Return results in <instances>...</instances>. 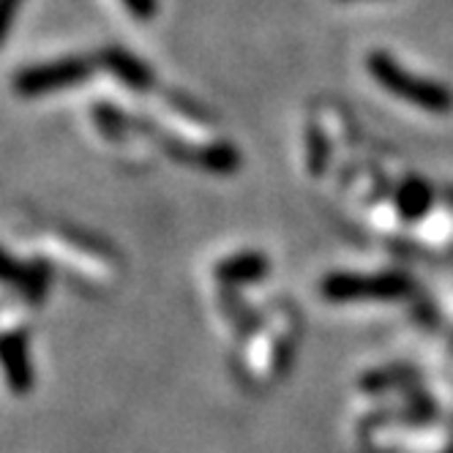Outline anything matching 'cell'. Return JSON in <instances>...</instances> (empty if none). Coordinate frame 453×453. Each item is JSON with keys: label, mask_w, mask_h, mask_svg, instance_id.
Returning a JSON list of instances; mask_svg holds the SVG:
<instances>
[{"label": "cell", "mask_w": 453, "mask_h": 453, "mask_svg": "<svg viewBox=\"0 0 453 453\" xmlns=\"http://www.w3.org/2000/svg\"><path fill=\"white\" fill-rule=\"evenodd\" d=\"M364 442L369 453H442L453 434L437 418H382L366 424Z\"/></svg>", "instance_id": "6da1fadb"}, {"label": "cell", "mask_w": 453, "mask_h": 453, "mask_svg": "<svg viewBox=\"0 0 453 453\" xmlns=\"http://www.w3.org/2000/svg\"><path fill=\"white\" fill-rule=\"evenodd\" d=\"M366 72L391 96L412 107H420L424 112L448 115L453 110V90L448 85L420 74H410L394 55H388L382 50L366 55Z\"/></svg>", "instance_id": "7a4b0ae2"}, {"label": "cell", "mask_w": 453, "mask_h": 453, "mask_svg": "<svg viewBox=\"0 0 453 453\" xmlns=\"http://www.w3.org/2000/svg\"><path fill=\"white\" fill-rule=\"evenodd\" d=\"M93 69H96V60L82 58V55H69V58L36 63V66L17 72L12 80V88L22 99H39V96H50L63 88L85 82L93 74Z\"/></svg>", "instance_id": "3957f363"}, {"label": "cell", "mask_w": 453, "mask_h": 453, "mask_svg": "<svg viewBox=\"0 0 453 453\" xmlns=\"http://www.w3.org/2000/svg\"><path fill=\"white\" fill-rule=\"evenodd\" d=\"M410 279L402 273H331L322 279L319 293L326 301H391L410 293Z\"/></svg>", "instance_id": "277c9868"}, {"label": "cell", "mask_w": 453, "mask_h": 453, "mask_svg": "<svg viewBox=\"0 0 453 453\" xmlns=\"http://www.w3.org/2000/svg\"><path fill=\"white\" fill-rule=\"evenodd\" d=\"M296 326H287V314H279L271 319V326L257 334L246 349V374L254 382H268L273 380L281 366H284V355L293 344Z\"/></svg>", "instance_id": "5b68a950"}, {"label": "cell", "mask_w": 453, "mask_h": 453, "mask_svg": "<svg viewBox=\"0 0 453 453\" xmlns=\"http://www.w3.org/2000/svg\"><path fill=\"white\" fill-rule=\"evenodd\" d=\"M153 112L158 118V123L167 128V132H175L178 140L175 142H183V145H203V142H211V134H208V123L197 115L188 102L178 99V96H167V99H158L153 104ZM173 134V137H175Z\"/></svg>", "instance_id": "8992f818"}, {"label": "cell", "mask_w": 453, "mask_h": 453, "mask_svg": "<svg viewBox=\"0 0 453 453\" xmlns=\"http://www.w3.org/2000/svg\"><path fill=\"white\" fill-rule=\"evenodd\" d=\"M170 150L188 161V165L200 167L205 173H216V175H226V173H235L241 167V156L230 142H221V140H211L203 145H183V142H170Z\"/></svg>", "instance_id": "52a82bcc"}, {"label": "cell", "mask_w": 453, "mask_h": 453, "mask_svg": "<svg viewBox=\"0 0 453 453\" xmlns=\"http://www.w3.org/2000/svg\"><path fill=\"white\" fill-rule=\"evenodd\" d=\"M268 257L260 251H238L233 257L221 260L213 271L216 281L224 287H246L268 276Z\"/></svg>", "instance_id": "ba28073f"}, {"label": "cell", "mask_w": 453, "mask_h": 453, "mask_svg": "<svg viewBox=\"0 0 453 453\" xmlns=\"http://www.w3.org/2000/svg\"><path fill=\"white\" fill-rule=\"evenodd\" d=\"M4 369L12 391L27 394L34 385V366L27 355V334L25 331H9L4 336Z\"/></svg>", "instance_id": "9c48e42d"}, {"label": "cell", "mask_w": 453, "mask_h": 453, "mask_svg": "<svg viewBox=\"0 0 453 453\" xmlns=\"http://www.w3.org/2000/svg\"><path fill=\"white\" fill-rule=\"evenodd\" d=\"M96 63H99L102 69H107L112 77H118L123 85L134 88V90H150L153 88V74L150 69L145 66V63L134 55H128L126 50L120 47H110L104 50L99 58H96Z\"/></svg>", "instance_id": "30bf717a"}, {"label": "cell", "mask_w": 453, "mask_h": 453, "mask_svg": "<svg viewBox=\"0 0 453 453\" xmlns=\"http://www.w3.org/2000/svg\"><path fill=\"white\" fill-rule=\"evenodd\" d=\"M74 243H77V238H72V235H55V238H50L47 246L55 257H60V260H69L72 268H77L80 273H85L90 279H104L110 271L107 257L102 251L90 249V246L77 249Z\"/></svg>", "instance_id": "8fae6325"}, {"label": "cell", "mask_w": 453, "mask_h": 453, "mask_svg": "<svg viewBox=\"0 0 453 453\" xmlns=\"http://www.w3.org/2000/svg\"><path fill=\"white\" fill-rule=\"evenodd\" d=\"M432 186L420 178H404L396 186V197H394V211L399 213L402 221H415L420 216H426L432 208Z\"/></svg>", "instance_id": "7c38bea8"}, {"label": "cell", "mask_w": 453, "mask_h": 453, "mask_svg": "<svg viewBox=\"0 0 453 453\" xmlns=\"http://www.w3.org/2000/svg\"><path fill=\"white\" fill-rule=\"evenodd\" d=\"M331 150H334L331 134L322 132L319 126H311L309 128V137H306V156H309V170H311V175H322V170L331 165Z\"/></svg>", "instance_id": "4fadbf2b"}, {"label": "cell", "mask_w": 453, "mask_h": 453, "mask_svg": "<svg viewBox=\"0 0 453 453\" xmlns=\"http://www.w3.org/2000/svg\"><path fill=\"white\" fill-rule=\"evenodd\" d=\"M93 120H96L99 132L107 140H112V142L123 140V134H126V118H123V112L115 104H110V102L93 104Z\"/></svg>", "instance_id": "5bb4252c"}, {"label": "cell", "mask_w": 453, "mask_h": 453, "mask_svg": "<svg viewBox=\"0 0 453 453\" xmlns=\"http://www.w3.org/2000/svg\"><path fill=\"white\" fill-rule=\"evenodd\" d=\"M120 4L137 19H153L158 14V0H120Z\"/></svg>", "instance_id": "9a60e30c"}, {"label": "cell", "mask_w": 453, "mask_h": 453, "mask_svg": "<svg viewBox=\"0 0 453 453\" xmlns=\"http://www.w3.org/2000/svg\"><path fill=\"white\" fill-rule=\"evenodd\" d=\"M19 4H22V0H0V27H4V39L9 36V30L14 25Z\"/></svg>", "instance_id": "2e32d148"}, {"label": "cell", "mask_w": 453, "mask_h": 453, "mask_svg": "<svg viewBox=\"0 0 453 453\" xmlns=\"http://www.w3.org/2000/svg\"><path fill=\"white\" fill-rule=\"evenodd\" d=\"M442 453H453V445H450V448H445V450H442Z\"/></svg>", "instance_id": "e0dca14e"}]
</instances>
